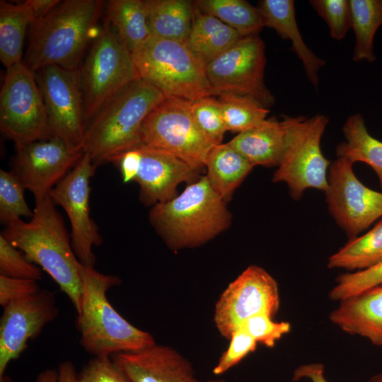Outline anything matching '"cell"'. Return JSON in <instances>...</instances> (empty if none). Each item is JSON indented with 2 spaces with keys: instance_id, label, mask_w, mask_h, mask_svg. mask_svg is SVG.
I'll list each match as a JSON object with an SVG mask.
<instances>
[{
  "instance_id": "6da1fadb",
  "label": "cell",
  "mask_w": 382,
  "mask_h": 382,
  "mask_svg": "<svg viewBox=\"0 0 382 382\" xmlns=\"http://www.w3.org/2000/svg\"><path fill=\"white\" fill-rule=\"evenodd\" d=\"M1 236L45 271L68 296L77 313L80 311L82 264L49 194L35 197L33 214L29 221L21 219L8 224Z\"/></svg>"
},
{
  "instance_id": "7a4b0ae2",
  "label": "cell",
  "mask_w": 382,
  "mask_h": 382,
  "mask_svg": "<svg viewBox=\"0 0 382 382\" xmlns=\"http://www.w3.org/2000/svg\"><path fill=\"white\" fill-rule=\"evenodd\" d=\"M103 6L100 0L60 1L30 26L24 64L34 72L47 66L78 69L88 43L99 32L95 31Z\"/></svg>"
},
{
  "instance_id": "3957f363",
  "label": "cell",
  "mask_w": 382,
  "mask_h": 382,
  "mask_svg": "<svg viewBox=\"0 0 382 382\" xmlns=\"http://www.w3.org/2000/svg\"><path fill=\"white\" fill-rule=\"evenodd\" d=\"M82 302L76 328L83 349L96 357L137 352L156 344L153 336L132 325L112 307L107 291L120 284L114 275L82 265Z\"/></svg>"
},
{
  "instance_id": "277c9868",
  "label": "cell",
  "mask_w": 382,
  "mask_h": 382,
  "mask_svg": "<svg viewBox=\"0 0 382 382\" xmlns=\"http://www.w3.org/2000/svg\"><path fill=\"white\" fill-rule=\"evenodd\" d=\"M165 97L139 78L103 107L86 125L82 146L95 166L139 145L145 118Z\"/></svg>"
},
{
  "instance_id": "5b68a950",
  "label": "cell",
  "mask_w": 382,
  "mask_h": 382,
  "mask_svg": "<svg viewBox=\"0 0 382 382\" xmlns=\"http://www.w3.org/2000/svg\"><path fill=\"white\" fill-rule=\"evenodd\" d=\"M225 201L207 176L188 185L181 194L154 204L149 219L171 248L199 245L224 231L230 224Z\"/></svg>"
},
{
  "instance_id": "8992f818",
  "label": "cell",
  "mask_w": 382,
  "mask_h": 382,
  "mask_svg": "<svg viewBox=\"0 0 382 382\" xmlns=\"http://www.w3.org/2000/svg\"><path fill=\"white\" fill-rule=\"evenodd\" d=\"M132 56L139 78L166 97L192 102L213 96L206 66L183 42L151 37Z\"/></svg>"
},
{
  "instance_id": "52a82bcc",
  "label": "cell",
  "mask_w": 382,
  "mask_h": 382,
  "mask_svg": "<svg viewBox=\"0 0 382 382\" xmlns=\"http://www.w3.org/2000/svg\"><path fill=\"white\" fill-rule=\"evenodd\" d=\"M80 77L86 125L110 100L139 78L131 52L107 18L94 37Z\"/></svg>"
},
{
  "instance_id": "ba28073f",
  "label": "cell",
  "mask_w": 382,
  "mask_h": 382,
  "mask_svg": "<svg viewBox=\"0 0 382 382\" xmlns=\"http://www.w3.org/2000/svg\"><path fill=\"white\" fill-rule=\"evenodd\" d=\"M141 144L169 153L201 169L214 146L197 125L191 101L165 97L146 116Z\"/></svg>"
},
{
  "instance_id": "9c48e42d",
  "label": "cell",
  "mask_w": 382,
  "mask_h": 382,
  "mask_svg": "<svg viewBox=\"0 0 382 382\" xmlns=\"http://www.w3.org/2000/svg\"><path fill=\"white\" fill-rule=\"evenodd\" d=\"M0 129L16 149L52 137L35 72L23 62L6 69L0 92Z\"/></svg>"
},
{
  "instance_id": "30bf717a",
  "label": "cell",
  "mask_w": 382,
  "mask_h": 382,
  "mask_svg": "<svg viewBox=\"0 0 382 382\" xmlns=\"http://www.w3.org/2000/svg\"><path fill=\"white\" fill-rule=\"evenodd\" d=\"M265 45L259 35L242 37L206 66L213 96L248 95L270 108L275 98L265 83Z\"/></svg>"
},
{
  "instance_id": "8fae6325",
  "label": "cell",
  "mask_w": 382,
  "mask_h": 382,
  "mask_svg": "<svg viewBox=\"0 0 382 382\" xmlns=\"http://www.w3.org/2000/svg\"><path fill=\"white\" fill-rule=\"evenodd\" d=\"M329 118L325 115L305 117L295 128L273 180L285 183L291 196L299 199L308 188L325 192L330 163L322 153L320 141Z\"/></svg>"
},
{
  "instance_id": "7c38bea8",
  "label": "cell",
  "mask_w": 382,
  "mask_h": 382,
  "mask_svg": "<svg viewBox=\"0 0 382 382\" xmlns=\"http://www.w3.org/2000/svg\"><path fill=\"white\" fill-rule=\"evenodd\" d=\"M279 306L276 280L262 267L250 265L220 296L214 321L219 333L229 340L232 333L250 318L258 314L273 318Z\"/></svg>"
},
{
  "instance_id": "4fadbf2b",
  "label": "cell",
  "mask_w": 382,
  "mask_h": 382,
  "mask_svg": "<svg viewBox=\"0 0 382 382\" xmlns=\"http://www.w3.org/2000/svg\"><path fill=\"white\" fill-rule=\"evenodd\" d=\"M52 137L82 149L86 121L80 71L47 66L35 71Z\"/></svg>"
},
{
  "instance_id": "5bb4252c",
  "label": "cell",
  "mask_w": 382,
  "mask_h": 382,
  "mask_svg": "<svg viewBox=\"0 0 382 382\" xmlns=\"http://www.w3.org/2000/svg\"><path fill=\"white\" fill-rule=\"evenodd\" d=\"M96 168L90 156L84 153L77 165L49 192L54 203L68 216L71 245L78 260L88 267H94L96 262L93 246L103 243L90 214V181Z\"/></svg>"
},
{
  "instance_id": "9a60e30c",
  "label": "cell",
  "mask_w": 382,
  "mask_h": 382,
  "mask_svg": "<svg viewBox=\"0 0 382 382\" xmlns=\"http://www.w3.org/2000/svg\"><path fill=\"white\" fill-rule=\"evenodd\" d=\"M352 165L337 158L330 166L325 192L331 215L350 240L382 216V192L361 183Z\"/></svg>"
},
{
  "instance_id": "2e32d148",
  "label": "cell",
  "mask_w": 382,
  "mask_h": 382,
  "mask_svg": "<svg viewBox=\"0 0 382 382\" xmlns=\"http://www.w3.org/2000/svg\"><path fill=\"white\" fill-rule=\"evenodd\" d=\"M84 152L57 137L16 149L11 172L34 197L49 194L79 162Z\"/></svg>"
},
{
  "instance_id": "e0dca14e",
  "label": "cell",
  "mask_w": 382,
  "mask_h": 382,
  "mask_svg": "<svg viewBox=\"0 0 382 382\" xmlns=\"http://www.w3.org/2000/svg\"><path fill=\"white\" fill-rule=\"evenodd\" d=\"M54 293L40 289L4 308L0 320V378L8 364L27 348L45 326L58 315Z\"/></svg>"
},
{
  "instance_id": "ac0fdd59",
  "label": "cell",
  "mask_w": 382,
  "mask_h": 382,
  "mask_svg": "<svg viewBox=\"0 0 382 382\" xmlns=\"http://www.w3.org/2000/svg\"><path fill=\"white\" fill-rule=\"evenodd\" d=\"M130 382H228L199 381L191 363L173 348L156 343L144 349L111 356Z\"/></svg>"
},
{
  "instance_id": "d6986e66",
  "label": "cell",
  "mask_w": 382,
  "mask_h": 382,
  "mask_svg": "<svg viewBox=\"0 0 382 382\" xmlns=\"http://www.w3.org/2000/svg\"><path fill=\"white\" fill-rule=\"evenodd\" d=\"M138 170L134 179L142 200L156 204L173 198L183 182H192L200 169L166 151L139 144Z\"/></svg>"
},
{
  "instance_id": "ffe728a7",
  "label": "cell",
  "mask_w": 382,
  "mask_h": 382,
  "mask_svg": "<svg viewBox=\"0 0 382 382\" xmlns=\"http://www.w3.org/2000/svg\"><path fill=\"white\" fill-rule=\"evenodd\" d=\"M305 117L284 116L282 120H265L238 134L228 143L255 166H278L295 128Z\"/></svg>"
},
{
  "instance_id": "44dd1931",
  "label": "cell",
  "mask_w": 382,
  "mask_h": 382,
  "mask_svg": "<svg viewBox=\"0 0 382 382\" xmlns=\"http://www.w3.org/2000/svg\"><path fill=\"white\" fill-rule=\"evenodd\" d=\"M329 318L344 332L382 346V285L340 301Z\"/></svg>"
},
{
  "instance_id": "7402d4cb",
  "label": "cell",
  "mask_w": 382,
  "mask_h": 382,
  "mask_svg": "<svg viewBox=\"0 0 382 382\" xmlns=\"http://www.w3.org/2000/svg\"><path fill=\"white\" fill-rule=\"evenodd\" d=\"M264 25L274 29L283 39L289 40L291 50L301 60L306 76L318 88L320 69L326 62L318 57L306 44L297 25L293 0H262L258 7Z\"/></svg>"
},
{
  "instance_id": "603a6c76",
  "label": "cell",
  "mask_w": 382,
  "mask_h": 382,
  "mask_svg": "<svg viewBox=\"0 0 382 382\" xmlns=\"http://www.w3.org/2000/svg\"><path fill=\"white\" fill-rule=\"evenodd\" d=\"M242 37L236 30L196 6L192 25L184 43L206 66Z\"/></svg>"
},
{
  "instance_id": "cb8c5ba5",
  "label": "cell",
  "mask_w": 382,
  "mask_h": 382,
  "mask_svg": "<svg viewBox=\"0 0 382 382\" xmlns=\"http://www.w3.org/2000/svg\"><path fill=\"white\" fill-rule=\"evenodd\" d=\"M106 8V18L131 54L152 37L146 0H110Z\"/></svg>"
},
{
  "instance_id": "d4e9b609",
  "label": "cell",
  "mask_w": 382,
  "mask_h": 382,
  "mask_svg": "<svg viewBox=\"0 0 382 382\" xmlns=\"http://www.w3.org/2000/svg\"><path fill=\"white\" fill-rule=\"evenodd\" d=\"M255 166L228 143L214 145L205 167L212 187L225 201L228 199Z\"/></svg>"
},
{
  "instance_id": "484cf974",
  "label": "cell",
  "mask_w": 382,
  "mask_h": 382,
  "mask_svg": "<svg viewBox=\"0 0 382 382\" xmlns=\"http://www.w3.org/2000/svg\"><path fill=\"white\" fill-rule=\"evenodd\" d=\"M152 37L185 42L191 29L195 1L146 0Z\"/></svg>"
},
{
  "instance_id": "4316f807",
  "label": "cell",
  "mask_w": 382,
  "mask_h": 382,
  "mask_svg": "<svg viewBox=\"0 0 382 382\" xmlns=\"http://www.w3.org/2000/svg\"><path fill=\"white\" fill-rule=\"evenodd\" d=\"M34 21L28 1H0V60L6 69L23 62L25 33Z\"/></svg>"
},
{
  "instance_id": "83f0119b",
  "label": "cell",
  "mask_w": 382,
  "mask_h": 382,
  "mask_svg": "<svg viewBox=\"0 0 382 382\" xmlns=\"http://www.w3.org/2000/svg\"><path fill=\"white\" fill-rule=\"evenodd\" d=\"M342 132L346 141L337 146V156L352 164L362 162L369 165L376 173L382 189V141L369 134L360 113L347 117Z\"/></svg>"
},
{
  "instance_id": "f1b7e54d",
  "label": "cell",
  "mask_w": 382,
  "mask_h": 382,
  "mask_svg": "<svg viewBox=\"0 0 382 382\" xmlns=\"http://www.w3.org/2000/svg\"><path fill=\"white\" fill-rule=\"evenodd\" d=\"M351 28L355 35L352 59L375 62L374 40L382 25V0H349Z\"/></svg>"
},
{
  "instance_id": "f546056e",
  "label": "cell",
  "mask_w": 382,
  "mask_h": 382,
  "mask_svg": "<svg viewBox=\"0 0 382 382\" xmlns=\"http://www.w3.org/2000/svg\"><path fill=\"white\" fill-rule=\"evenodd\" d=\"M382 262V220L361 236L351 239L332 254L328 268L363 270Z\"/></svg>"
},
{
  "instance_id": "4dcf8cb0",
  "label": "cell",
  "mask_w": 382,
  "mask_h": 382,
  "mask_svg": "<svg viewBox=\"0 0 382 382\" xmlns=\"http://www.w3.org/2000/svg\"><path fill=\"white\" fill-rule=\"evenodd\" d=\"M197 7L236 30L243 37L257 35L265 27L257 7L244 0H197Z\"/></svg>"
},
{
  "instance_id": "1f68e13d",
  "label": "cell",
  "mask_w": 382,
  "mask_h": 382,
  "mask_svg": "<svg viewBox=\"0 0 382 382\" xmlns=\"http://www.w3.org/2000/svg\"><path fill=\"white\" fill-rule=\"evenodd\" d=\"M226 131L243 132L266 120L270 112L252 96L236 93H220L217 98Z\"/></svg>"
},
{
  "instance_id": "d6a6232c",
  "label": "cell",
  "mask_w": 382,
  "mask_h": 382,
  "mask_svg": "<svg viewBox=\"0 0 382 382\" xmlns=\"http://www.w3.org/2000/svg\"><path fill=\"white\" fill-rule=\"evenodd\" d=\"M25 187L11 171L0 170V220L6 225L21 219L32 217L33 211L28 205Z\"/></svg>"
},
{
  "instance_id": "836d02e7",
  "label": "cell",
  "mask_w": 382,
  "mask_h": 382,
  "mask_svg": "<svg viewBox=\"0 0 382 382\" xmlns=\"http://www.w3.org/2000/svg\"><path fill=\"white\" fill-rule=\"evenodd\" d=\"M193 117L206 137L214 144H221L226 132L219 100L214 96L199 98L191 102Z\"/></svg>"
},
{
  "instance_id": "e575fe53",
  "label": "cell",
  "mask_w": 382,
  "mask_h": 382,
  "mask_svg": "<svg viewBox=\"0 0 382 382\" xmlns=\"http://www.w3.org/2000/svg\"><path fill=\"white\" fill-rule=\"evenodd\" d=\"M379 285H382V262L368 269L340 275L329 298L340 301Z\"/></svg>"
},
{
  "instance_id": "d590c367",
  "label": "cell",
  "mask_w": 382,
  "mask_h": 382,
  "mask_svg": "<svg viewBox=\"0 0 382 382\" xmlns=\"http://www.w3.org/2000/svg\"><path fill=\"white\" fill-rule=\"evenodd\" d=\"M309 4L328 25L332 38L346 37L351 28L349 0H311Z\"/></svg>"
},
{
  "instance_id": "8d00e7d4",
  "label": "cell",
  "mask_w": 382,
  "mask_h": 382,
  "mask_svg": "<svg viewBox=\"0 0 382 382\" xmlns=\"http://www.w3.org/2000/svg\"><path fill=\"white\" fill-rule=\"evenodd\" d=\"M0 275L40 281L42 270L0 235Z\"/></svg>"
},
{
  "instance_id": "74e56055",
  "label": "cell",
  "mask_w": 382,
  "mask_h": 382,
  "mask_svg": "<svg viewBox=\"0 0 382 382\" xmlns=\"http://www.w3.org/2000/svg\"><path fill=\"white\" fill-rule=\"evenodd\" d=\"M229 340L227 349L221 354L213 369L214 375H221L237 365L247 355L254 352L257 345L243 326L236 330Z\"/></svg>"
},
{
  "instance_id": "f35d334b",
  "label": "cell",
  "mask_w": 382,
  "mask_h": 382,
  "mask_svg": "<svg viewBox=\"0 0 382 382\" xmlns=\"http://www.w3.org/2000/svg\"><path fill=\"white\" fill-rule=\"evenodd\" d=\"M257 342L267 347L276 342L291 330L289 322H276L267 314H258L248 319L242 325Z\"/></svg>"
},
{
  "instance_id": "ab89813d",
  "label": "cell",
  "mask_w": 382,
  "mask_h": 382,
  "mask_svg": "<svg viewBox=\"0 0 382 382\" xmlns=\"http://www.w3.org/2000/svg\"><path fill=\"white\" fill-rule=\"evenodd\" d=\"M76 382H130L111 357H95L77 375Z\"/></svg>"
},
{
  "instance_id": "60d3db41",
  "label": "cell",
  "mask_w": 382,
  "mask_h": 382,
  "mask_svg": "<svg viewBox=\"0 0 382 382\" xmlns=\"http://www.w3.org/2000/svg\"><path fill=\"white\" fill-rule=\"evenodd\" d=\"M41 289L37 281L0 275V305L9 303L31 296Z\"/></svg>"
},
{
  "instance_id": "b9f144b4",
  "label": "cell",
  "mask_w": 382,
  "mask_h": 382,
  "mask_svg": "<svg viewBox=\"0 0 382 382\" xmlns=\"http://www.w3.org/2000/svg\"><path fill=\"white\" fill-rule=\"evenodd\" d=\"M77 375L70 361L62 362L57 369H47L38 374L35 382H76Z\"/></svg>"
},
{
  "instance_id": "7bdbcfd3",
  "label": "cell",
  "mask_w": 382,
  "mask_h": 382,
  "mask_svg": "<svg viewBox=\"0 0 382 382\" xmlns=\"http://www.w3.org/2000/svg\"><path fill=\"white\" fill-rule=\"evenodd\" d=\"M308 378L311 382H328L325 377V368L321 363H311L298 366L294 371L292 380Z\"/></svg>"
},
{
  "instance_id": "ee69618b",
  "label": "cell",
  "mask_w": 382,
  "mask_h": 382,
  "mask_svg": "<svg viewBox=\"0 0 382 382\" xmlns=\"http://www.w3.org/2000/svg\"><path fill=\"white\" fill-rule=\"evenodd\" d=\"M33 11L35 21L45 16L60 0H27Z\"/></svg>"
},
{
  "instance_id": "f6af8a7d",
  "label": "cell",
  "mask_w": 382,
  "mask_h": 382,
  "mask_svg": "<svg viewBox=\"0 0 382 382\" xmlns=\"http://www.w3.org/2000/svg\"><path fill=\"white\" fill-rule=\"evenodd\" d=\"M369 382H382V373L372 377Z\"/></svg>"
}]
</instances>
